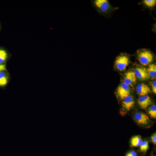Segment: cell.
<instances>
[{
  "label": "cell",
  "instance_id": "44dd1931",
  "mask_svg": "<svg viewBox=\"0 0 156 156\" xmlns=\"http://www.w3.org/2000/svg\"><path fill=\"white\" fill-rule=\"evenodd\" d=\"M4 70H7L5 64H0V72Z\"/></svg>",
  "mask_w": 156,
  "mask_h": 156
},
{
  "label": "cell",
  "instance_id": "3957f363",
  "mask_svg": "<svg viewBox=\"0 0 156 156\" xmlns=\"http://www.w3.org/2000/svg\"><path fill=\"white\" fill-rule=\"evenodd\" d=\"M130 63L129 58L128 55L125 54H122L116 58L114 66L120 71L125 70Z\"/></svg>",
  "mask_w": 156,
  "mask_h": 156
},
{
  "label": "cell",
  "instance_id": "5bb4252c",
  "mask_svg": "<svg viewBox=\"0 0 156 156\" xmlns=\"http://www.w3.org/2000/svg\"><path fill=\"white\" fill-rule=\"evenodd\" d=\"M8 58L7 51L0 47V64H5Z\"/></svg>",
  "mask_w": 156,
  "mask_h": 156
},
{
  "label": "cell",
  "instance_id": "d6986e66",
  "mask_svg": "<svg viewBox=\"0 0 156 156\" xmlns=\"http://www.w3.org/2000/svg\"><path fill=\"white\" fill-rule=\"evenodd\" d=\"M151 141L155 145L156 144V134L155 132L153 134L151 137Z\"/></svg>",
  "mask_w": 156,
  "mask_h": 156
},
{
  "label": "cell",
  "instance_id": "7c38bea8",
  "mask_svg": "<svg viewBox=\"0 0 156 156\" xmlns=\"http://www.w3.org/2000/svg\"><path fill=\"white\" fill-rule=\"evenodd\" d=\"M147 70L150 77L154 79L156 77V66L155 64H149Z\"/></svg>",
  "mask_w": 156,
  "mask_h": 156
},
{
  "label": "cell",
  "instance_id": "6da1fadb",
  "mask_svg": "<svg viewBox=\"0 0 156 156\" xmlns=\"http://www.w3.org/2000/svg\"><path fill=\"white\" fill-rule=\"evenodd\" d=\"M90 2L97 12L103 16H107L115 8H114L107 0H93Z\"/></svg>",
  "mask_w": 156,
  "mask_h": 156
},
{
  "label": "cell",
  "instance_id": "2e32d148",
  "mask_svg": "<svg viewBox=\"0 0 156 156\" xmlns=\"http://www.w3.org/2000/svg\"><path fill=\"white\" fill-rule=\"evenodd\" d=\"M140 146V151L143 153L146 152L149 148L148 143L146 141H142Z\"/></svg>",
  "mask_w": 156,
  "mask_h": 156
},
{
  "label": "cell",
  "instance_id": "8992f818",
  "mask_svg": "<svg viewBox=\"0 0 156 156\" xmlns=\"http://www.w3.org/2000/svg\"><path fill=\"white\" fill-rule=\"evenodd\" d=\"M131 92L130 86L124 82L122 83L118 86L117 90V95L121 100L129 95Z\"/></svg>",
  "mask_w": 156,
  "mask_h": 156
},
{
  "label": "cell",
  "instance_id": "e0dca14e",
  "mask_svg": "<svg viewBox=\"0 0 156 156\" xmlns=\"http://www.w3.org/2000/svg\"><path fill=\"white\" fill-rule=\"evenodd\" d=\"M144 4L149 8H152L156 5L155 0H144L143 1Z\"/></svg>",
  "mask_w": 156,
  "mask_h": 156
},
{
  "label": "cell",
  "instance_id": "7402d4cb",
  "mask_svg": "<svg viewBox=\"0 0 156 156\" xmlns=\"http://www.w3.org/2000/svg\"></svg>",
  "mask_w": 156,
  "mask_h": 156
},
{
  "label": "cell",
  "instance_id": "52a82bcc",
  "mask_svg": "<svg viewBox=\"0 0 156 156\" xmlns=\"http://www.w3.org/2000/svg\"><path fill=\"white\" fill-rule=\"evenodd\" d=\"M121 100L122 108L124 111H129L134 107V100L133 97L130 95Z\"/></svg>",
  "mask_w": 156,
  "mask_h": 156
},
{
  "label": "cell",
  "instance_id": "30bf717a",
  "mask_svg": "<svg viewBox=\"0 0 156 156\" xmlns=\"http://www.w3.org/2000/svg\"><path fill=\"white\" fill-rule=\"evenodd\" d=\"M137 93L140 96L147 95L151 92V90L147 85L144 83L138 85L136 88Z\"/></svg>",
  "mask_w": 156,
  "mask_h": 156
},
{
  "label": "cell",
  "instance_id": "9a60e30c",
  "mask_svg": "<svg viewBox=\"0 0 156 156\" xmlns=\"http://www.w3.org/2000/svg\"><path fill=\"white\" fill-rule=\"evenodd\" d=\"M148 113L153 118H156V105L154 104L151 106L148 109Z\"/></svg>",
  "mask_w": 156,
  "mask_h": 156
},
{
  "label": "cell",
  "instance_id": "9c48e42d",
  "mask_svg": "<svg viewBox=\"0 0 156 156\" xmlns=\"http://www.w3.org/2000/svg\"><path fill=\"white\" fill-rule=\"evenodd\" d=\"M138 103L142 109H145L152 103L151 99L148 95L141 96L138 99Z\"/></svg>",
  "mask_w": 156,
  "mask_h": 156
},
{
  "label": "cell",
  "instance_id": "8fae6325",
  "mask_svg": "<svg viewBox=\"0 0 156 156\" xmlns=\"http://www.w3.org/2000/svg\"><path fill=\"white\" fill-rule=\"evenodd\" d=\"M9 75L7 70L0 72V86L3 87L6 86L8 82Z\"/></svg>",
  "mask_w": 156,
  "mask_h": 156
},
{
  "label": "cell",
  "instance_id": "ffe728a7",
  "mask_svg": "<svg viewBox=\"0 0 156 156\" xmlns=\"http://www.w3.org/2000/svg\"><path fill=\"white\" fill-rule=\"evenodd\" d=\"M125 156H137V154L134 151H131L127 153Z\"/></svg>",
  "mask_w": 156,
  "mask_h": 156
},
{
  "label": "cell",
  "instance_id": "ba28073f",
  "mask_svg": "<svg viewBox=\"0 0 156 156\" xmlns=\"http://www.w3.org/2000/svg\"><path fill=\"white\" fill-rule=\"evenodd\" d=\"M136 81V77L133 72L129 71L126 73L124 77L123 82L130 86L134 84Z\"/></svg>",
  "mask_w": 156,
  "mask_h": 156
},
{
  "label": "cell",
  "instance_id": "5b68a950",
  "mask_svg": "<svg viewBox=\"0 0 156 156\" xmlns=\"http://www.w3.org/2000/svg\"><path fill=\"white\" fill-rule=\"evenodd\" d=\"M134 73L136 77L141 81H145L150 78L146 68L140 66L136 67L134 70Z\"/></svg>",
  "mask_w": 156,
  "mask_h": 156
},
{
  "label": "cell",
  "instance_id": "7a4b0ae2",
  "mask_svg": "<svg viewBox=\"0 0 156 156\" xmlns=\"http://www.w3.org/2000/svg\"><path fill=\"white\" fill-rule=\"evenodd\" d=\"M137 56L140 63L144 66L149 65L153 61V54L150 51L146 49L138 50L137 52Z\"/></svg>",
  "mask_w": 156,
  "mask_h": 156
},
{
  "label": "cell",
  "instance_id": "ac0fdd59",
  "mask_svg": "<svg viewBox=\"0 0 156 156\" xmlns=\"http://www.w3.org/2000/svg\"><path fill=\"white\" fill-rule=\"evenodd\" d=\"M152 89L153 92L156 94V80H155L152 82L151 84Z\"/></svg>",
  "mask_w": 156,
  "mask_h": 156
},
{
  "label": "cell",
  "instance_id": "277c9868",
  "mask_svg": "<svg viewBox=\"0 0 156 156\" xmlns=\"http://www.w3.org/2000/svg\"><path fill=\"white\" fill-rule=\"evenodd\" d=\"M134 120L141 126L148 127L150 126L151 121L146 114L141 112L135 113L133 117Z\"/></svg>",
  "mask_w": 156,
  "mask_h": 156
},
{
  "label": "cell",
  "instance_id": "4fadbf2b",
  "mask_svg": "<svg viewBox=\"0 0 156 156\" xmlns=\"http://www.w3.org/2000/svg\"><path fill=\"white\" fill-rule=\"evenodd\" d=\"M142 141V139L140 135L135 136L133 137L131 140V146L132 147L139 146Z\"/></svg>",
  "mask_w": 156,
  "mask_h": 156
}]
</instances>
